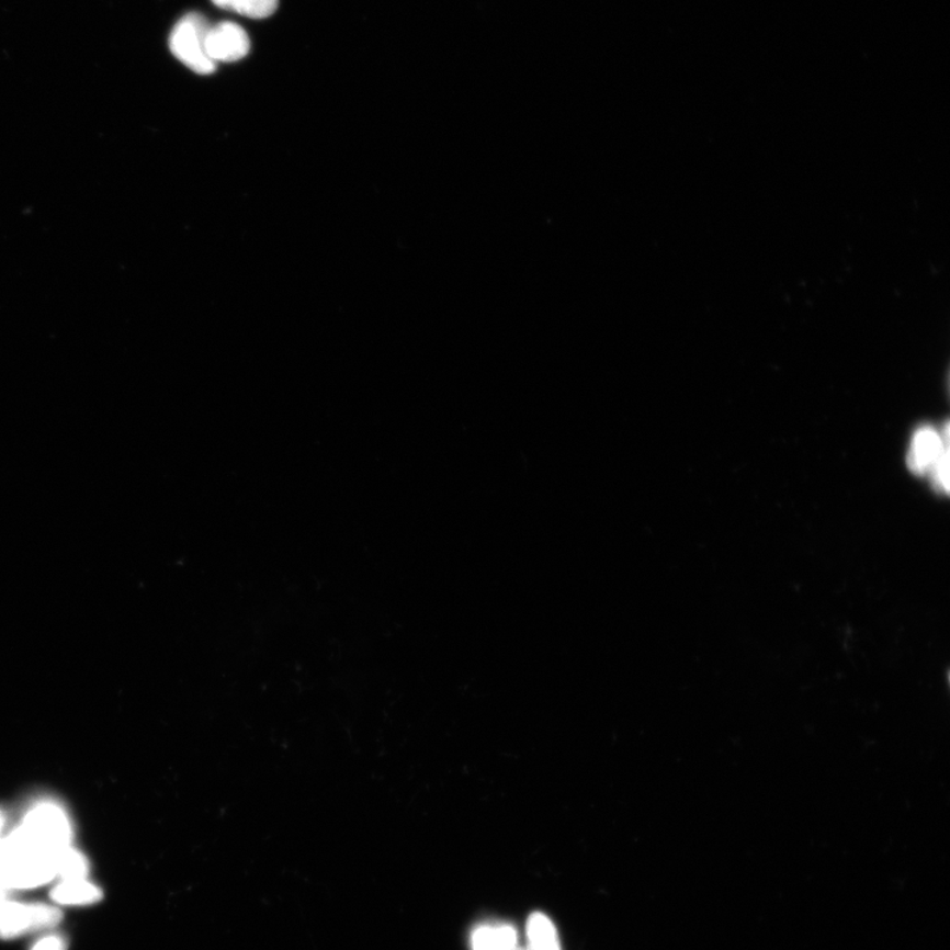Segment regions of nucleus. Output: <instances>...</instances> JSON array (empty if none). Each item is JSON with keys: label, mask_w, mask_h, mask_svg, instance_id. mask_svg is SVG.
I'll list each match as a JSON object with an SVG mask.
<instances>
[{"label": "nucleus", "mask_w": 950, "mask_h": 950, "mask_svg": "<svg viewBox=\"0 0 950 950\" xmlns=\"http://www.w3.org/2000/svg\"><path fill=\"white\" fill-rule=\"evenodd\" d=\"M88 862L81 852L71 849H65L57 860V877L61 880H73V878H87Z\"/></svg>", "instance_id": "9b49d317"}, {"label": "nucleus", "mask_w": 950, "mask_h": 950, "mask_svg": "<svg viewBox=\"0 0 950 950\" xmlns=\"http://www.w3.org/2000/svg\"><path fill=\"white\" fill-rule=\"evenodd\" d=\"M527 950H563L557 929L548 916L532 914L527 923Z\"/></svg>", "instance_id": "1a4fd4ad"}, {"label": "nucleus", "mask_w": 950, "mask_h": 950, "mask_svg": "<svg viewBox=\"0 0 950 950\" xmlns=\"http://www.w3.org/2000/svg\"><path fill=\"white\" fill-rule=\"evenodd\" d=\"M472 950H513L518 947L517 929L509 924H485L473 930Z\"/></svg>", "instance_id": "6e6552de"}, {"label": "nucleus", "mask_w": 950, "mask_h": 950, "mask_svg": "<svg viewBox=\"0 0 950 950\" xmlns=\"http://www.w3.org/2000/svg\"><path fill=\"white\" fill-rule=\"evenodd\" d=\"M250 37L240 25L223 22L211 25L205 38L206 54L216 64L242 60L250 52Z\"/></svg>", "instance_id": "39448f33"}, {"label": "nucleus", "mask_w": 950, "mask_h": 950, "mask_svg": "<svg viewBox=\"0 0 950 950\" xmlns=\"http://www.w3.org/2000/svg\"><path fill=\"white\" fill-rule=\"evenodd\" d=\"M31 950H67V942L60 936H45Z\"/></svg>", "instance_id": "f8f14e48"}, {"label": "nucleus", "mask_w": 950, "mask_h": 950, "mask_svg": "<svg viewBox=\"0 0 950 950\" xmlns=\"http://www.w3.org/2000/svg\"><path fill=\"white\" fill-rule=\"evenodd\" d=\"M61 852L44 848L18 828L0 845V881L8 890L42 886L57 877Z\"/></svg>", "instance_id": "f257e3e1"}, {"label": "nucleus", "mask_w": 950, "mask_h": 950, "mask_svg": "<svg viewBox=\"0 0 950 950\" xmlns=\"http://www.w3.org/2000/svg\"><path fill=\"white\" fill-rule=\"evenodd\" d=\"M211 24L203 15L192 12L174 25L169 48L178 60L199 75H212L217 64L206 54L205 38Z\"/></svg>", "instance_id": "f03ea898"}, {"label": "nucleus", "mask_w": 950, "mask_h": 950, "mask_svg": "<svg viewBox=\"0 0 950 950\" xmlns=\"http://www.w3.org/2000/svg\"><path fill=\"white\" fill-rule=\"evenodd\" d=\"M61 917V911L49 904L5 901L0 906V939H16L34 930L54 928Z\"/></svg>", "instance_id": "7ed1b4c3"}, {"label": "nucleus", "mask_w": 950, "mask_h": 950, "mask_svg": "<svg viewBox=\"0 0 950 950\" xmlns=\"http://www.w3.org/2000/svg\"><path fill=\"white\" fill-rule=\"evenodd\" d=\"M8 891L9 890L4 887V884L2 883V881H0V906H2V904L5 901H8V900H5V895H8Z\"/></svg>", "instance_id": "ddd939ff"}, {"label": "nucleus", "mask_w": 950, "mask_h": 950, "mask_svg": "<svg viewBox=\"0 0 950 950\" xmlns=\"http://www.w3.org/2000/svg\"><path fill=\"white\" fill-rule=\"evenodd\" d=\"M513 950H527V949L518 946V947H517L516 949H513Z\"/></svg>", "instance_id": "4468645a"}, {"label": "nucleus", "mask_w": 950, "mask_h": 950, "mask_svg": "<svg viewBox=\"0 0 950 950\" xmlns=\"http://www.w3.org/2000/svg\"><path fill=\"white\" fill-rule=\"evenodd\" d=\"M219 9L251 19H265L278 10L279 0H212Z\"/></svg>", "instance_id": "9d476101"}, {"label": "nucleus", "mask_w": 950, "mask_h": 950, "mask_svg": "<svg viewBox=\"0 0 950 950\" xmlns=\"http://www.w3.org/2000/svg\"><path fill=\"white\" fill-rule=\"evenodd\" d=\"M21 828L37 844L50 851L61 852L70 846L71 830L63 810L54 804H42L32 810Z\"/></svg>", "instance_id": "20e7f679"}, {"label": "nucleus", "mask_w": 950, "mask_h": 950, "mask_svg": "<svg viewBox=\"0 0 950 950\" xmlns=\"http://www.w3.org/2000/svg\"><path fill=\"white\" fill-rule=\"evenodd\" d=\"M52 900L63 906H87L101 901V890L87 878H73V880H61L52 890Z\"/></svg>", "instance_id": "0eeeda50"}, {"label": "nucleus", "mask_w": 950, "mask_h": 950, "mask_svg": "<svg viewBox=\"0 0 950 950\" xmlns=\"http://www.w3.org/2000/svg\"><path fill=\"white\" fill-rule=\"evenodd\" d=\"M947 452H949L948 425L940 434L932 428H920L911 441L908 467L915 474L930 473L937 461Z\"/></svg>", "instance_id": "423d86ee"}]
</instances>
